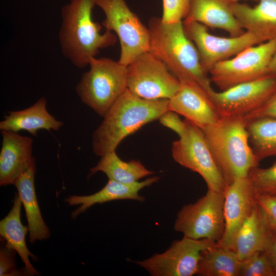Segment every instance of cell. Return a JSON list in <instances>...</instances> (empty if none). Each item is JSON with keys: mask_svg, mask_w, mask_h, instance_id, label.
<instances>
[{"mask_svg": "<svg viewBox=\"0 0 276 276\" xmlns=\"http://www.w3.org/2000/svg\"><path fill=\"white\" fill-rule=\"evenodd\" d=\"M96 0H70L61 9L58 37L63 56L73 65L83 68L100 50L115 44L112 32L101 33L102 26L93 18Z\"/></svg>", "mask_w": 276, "mask_h": 276, "instance_id": "obj_1", "label": "cell"}, {"mask_svg": "<svg viewBox=\"0 0 276 276\" xmlns=\"http://www.w3.org/2000/svg\"><path fill=\"white\" fill-rule=\"evenodd\" d=\"M168 99L140 98L127 89L111 106L92 136L94 153L102 156L116 150L123 139L169 110Z\"/></svg>", "mask_w": 276, "mask_h": 276, "instance_id": "obj_2", "label": "cell"}, {"mask_svg": "<svg viewBox=\"0 0 276 276\" xmlns=\"http://www.w3.org/2000/svg\"><path fill=\"white\" fill-rule=\"evenodd\" d=\"M149 51L158 57L180 81L194 82L208 94L214 89L202 68L197 50L186 35L183 21L166 23L153 17L148 21Z\"/></svg>", "mask_w": 276, "mask_h": 276, "instance_id": "obj_3", "label": "cell"}, {"mask_svg": "<svg viewBox=\"0 0 276 276\" xmlns=\"http://www.w3.org/2000/svg\"><path fill=\"white\" fill-rule=\"evenodd\" d=\"M247 122L242 116L223 117L203 129L226 186L246 177L260 161L249 141Z\"/></svg>", "mask_w": 276, "mask_h": 276, "instance_id": "obj_4", "label": "cell"}, {"mask_svg": "<svg viewBox=\"0 0 276 276\" xmlns=\"http://www.w3.org/2000/svg\"><path fill=\"white\" fill-rule=\"evenodd\" d=\"M76 87L81 101L103 117L127 87L126 67L119 61L91 58Z\"/></svg>", "mask_w": 276, "mask_h": 276, "instance_id": "obj_5", "label": "cell"}, {"mask_svg": "<svg viewBox=\"0 0 276 276\" xmlns=\"http://www.w3.org/2000/svg\"><path fill=\"white\" fill-rule=\"evenodd\" d=\"M104 12L102 26L113 32L120 44L119 62L127 66L141 54L149 51L150 32L124 0H96Z\"/></svg>", "mask_w": 276, "mask_h": 276, "instance_id": "obj_6", "label": "cell"}, {"mask_svg": "<svg viewBox=\"0 0 276 276\" xmlns=\"http://www.w3.org/2000/svg\"><path fill=\"white\" fill-rule=\"evenodd\" d=\"M224 201V192L208 189L206 194L195 203L180 209L174 229L184 237L217 243L225 231Z\"/></svg>", "mask_w": 276, "mask_h": 276, "instance_id": "obj_7", "label": "cell"}, {"mask_svg": "<svg viewBox=\"0 0 276 276\" xmlns=\"http://www.w3.org/2000/svg\"><path fill=\"white\" fill-rule=\"evenodd\" d=\"M276 51V39L248 47L236 56L216 64L210 71L211 81L221 91L269 74Z\"/></svg>", "mask_w": 276, "mask_h": 276, "instance_id": "obj_8", "label": "cell"}, {"mask_svg": "<svg viewBox=\"0 0 276 276\" xmlns=\"http://www.w3.org/2000/svg\"><path fill=\"white\" fill-rule=\"evenodd\" d=\"M184 135L173 142L172 155L181 166L198 173L209 190L223 192L226 184L202 130L185 119Z\"/></svg>", "mask_w": 276, "mask_h": 276, "instance_id": "obj_9", "label": "cell"}, {"mask_svg": "<svg viewBox=\"0 0 276 276\" xmlns=\"http://www.w3.org/2000/svg\"><path fill=\"white\" fill-rule=\"evenodd\" d=\"M126 77L127 89L148 100H170L180 84L166 64L150 51L141 54L127 66Z\"/></svg>", "mask_w": 276, "mask_h": 276, "instance_id": "obj_10", "label": "cell"}, {"mask_svg": "<svg viewBox=\"0 0 276 276\" xmlns=\"http://www.w3.org/2000/svg\"><path fill=\"white\" fill-rule=\"evenodd\" d=\"M182 21L185 33L195 44L202 68L208 74L218 63L236 56L248 47L262 43L248 32L237 36L219 37L210 34L207 27L200 23Z\"/></svg>", "mask_w": 276, "mask_h": 276, "instance_id": "obj_11", "label": "cell"}, {"mask_svg": "<svg viewBox=\"0 0 276 276\" xmlns=\"http://www.w3.org/2000/svg\"><path fill=\"white\" fill-rule=\"evenodd\" d=\"M215 243L183 236L164 252L136 263L153 276H192L197 274L202 251Z\"/></svg>", "mask_w": 276, "mask_h": 276, "instance_id": "obj_12", "label": "cell"}, {"mask_svg": "<svg viewBox=\"0 0 276 276\" xmlns=\"http://www.w3.org/2000/svg\"><path fill=\"white\" fill-rule=\"evenodd\" d=\"M276 92V74H269L209 95L221 117L244 116L265 103Z\"/></svg>", "mask_w": 276, "mask_h": 276, "instance_id": "obj_13", "label": "cell"}, {"mask_svg": "<svg viewBox=\"0 0 276 276\" xmlns=\"http://www.w3.org/2000/svg\"><path fill=\"white\" fill-rule=\"evenodd\" d=\"M180 82L179 89L169 101V110L201 129L217 123L221 117L208 93L194 82Z\"/></svg>", "mask_w": 276, "mask_h": 276, "instance_id": "obj_14", "label": "cell"}, {"mask_svg": "<svg viewBox=\"0 0 276 276\" xmlns=\"http://www.w3.org/2000/svg\"><path fill=\"white\" fill-rule=\"evenodd\" d=\"M223 192L225 231L217 244L229 248L236 232L257 205L256 193L248 176L236 179Z\"/></svg>", "mask_w": 276, "mask_h": 276, "instance_id": "obj_15", "label": "cell"}, {"mask_svg": "<svg viewBox=\"0 0 276 276\" xmlns=\"http://www.w3.org/2000/svg\"><path fill=\"white\" fill-rule=\"evenodd\" d=\"M0 153V185L14 184L30 167L32 156L33 140L17 132L2 131Z\"/></svg>", "mask_w": 276, "mask_h": 276, "instance_id": "obj_16", "label": "cell"}, {"mask_svg": "<svg viewBox=\"0 0 276 276\" xmlns=\"http://www.w3.org/2000/svg\"><path fill=\"white\" fill-rule=\"evenodd\" d=\"M230 7L245 31L262 42L276 39V0H259L253 7L240 2L230 3Z\"/></svg>", "mask_w": 276, "mask_h": 276, "instance_id": "obj_17", "label": "cell"}, {"mask_svg": "<svg viewBox=\"0 0 276 276\" xmlns=\"http://www.w3.org/2000/svg\"><path fill=\"white\" fill-rule=\"evenodd\" d=\"M184 20L223 30L230 36H237L245 32L234 16L230 3L225 0H190Z\"/></svg>", "mask_w": 276, "mask_h": 276, "instance_id": "obj_18", "label": "cell"}, {"mask_svg": "<svg viewBox=\"0 0 276 276\" xmlns=\"http://www.w3.org/2000/svg\"><path fill=\"white\" fill-rule=\"evenodd\" d=\"M159 178V177L154 176L142 181H138L131 183H122L108 179L106 185L99 191L87 196H71L66 201L70 205H80L72 213L73 218H76L96 203L123 199L143 202L145 200V198L139 194V191L157 182Z\"/></svg>", "mask_w": 276, "mask_h": 276, "instance_id": "obj_19", "label": "cell"}, {"mask_svg": "<svg viewBox=\"0 0 276 276\" xmlns=\"http://www.w3.org/2000/svg\"><path fill=\"white\" fill-rule=\"evenodd\" d=\"M47 102L41 97L26 109L10 112L0 122V130L14 132L25 130L33 135L39 129L58 130L63 123L48 111Z\"/></svg>", "mask_w": 276, "mask_h": 276, "instance_id": "obj_20", "label": "cell"}, {"mask_svg": "<svg viewBox=\"0 0 276 276\" xmlns=\"http://www.w3.org/2000/svg\"><path fill=\"white\" fill-rule=\"evenodd\" d=\"M35 160L15 180L14 184L24 207L29 231V241L42 240L50 237V231L42 217L34 186Z\"/></svg>", "mask_w": 276, "mask_h": 276, "instance_id": "obj_21", "label": "cell"}, {"mask_svg": "<svg viewBox=\"0 0 276 276\" xmlns=\"http://www.w3.org/2000/svg\"><path fill=\"white\" fill-rule=\"evenodd\" d=\"M269 232L257 204L236 232L229 249L241 261L264 250Z\"/></svg>", "mask_w": 276, "mask_h": 276, "instance_id": "obj_22", "label": "cell"}, {"mask_svg": "<svg viewBox=\"0 0 276 276\" xmlns=\"http://www.w3.org/2000/svg\"><path fill=\"white\" fill-rule=\"evenodd\" d=\"M22 202L18 194H16L13 206L9 214L0 222V235L6 241V246L17 252L28 274H38L33 267L29 257L35 256L28 249L26 243V236L29 231L28 226L24 225L20 220V210Z\"/></svg>", "mask_w": 276, "mask_h": 276, "instance_id": "obj_23", "label": "cell"}, {"mask_svg": "<svg viewBox=\"0 0 276 276\" xmlns=\"http://www.w3.org/2000/svg\"><path fill=\"white\" fill-rule=\"evenodd\" d=\"M101 157L97 165L90 170L89 176L101 171L107 175L108 179L131 183L154 173L153 171L146 169L139 160H122L117 154L116 150Z\"/></svg>", "mask_w": 276, "mask_h": 276, "instance_id": "obj_24", "label": "cell"}, {"mask_svg": "<svg viewBox=\"0 0 276 276\" xmlns=\"http://www.w3.org/2000/svg\"><path fill=\"white\" fill-rule=\"evenodd\" d=\"M241 262L232 250L216 243L202 251L196 274L239 276Z\"/></svg>", "mask_w": 276, "mask_h": 276, "instance_id": "obj_25", "label": "cell"}, {"mask_svg": "<svg viewBox=\"0 0 276 276\" xmlns=\"http://www.w3.org/2000/svg\"><path fill=\"white\" fill-rule=\"evenodd\" d=\"M249 141L259 161L276 156V118H261L247 123Z\"/></svg>", "mask_w": 276, "mask_h": 276, "instance_id": "obj_26", "label": "cell"}, {"mask_svg": "<svg viewBox=\"0 0 276 276\" xmlns=\"http://www.w3.org/2000/svg\"><path fill=\"white\" fill-rule=\"evenodd\" d=\"M248 176L257 194L276 196V162L268 168H254Z\"/></svg>", "mask_w": 276, "mask_h": 276, "instance_id": "obj_27", "label": "cell"}, {"mask_svg": "<svg viewBox=\"0 0 276 276\" xmlns=\"http://www.w3.org/2000/svg\"><path fill=\"white\" fill-rule=\"evenodd\" d=\"M239 276H276V271L262 250L241 261Z\"/></svg>", "mask_w": 276, "mask_h": 276, "instance_id": "obj_28", "label": "cell"}, {"mask_svg": "<svg viewBox=\"0 0 276 276\" xmlns=\"http://www.w3.org/2000/svg\"><path fill=\"white\" fill-rule=\"evenodd\" d=\"M190 0H163L162 21L172 23L182 21L188 12Z\"/></svg>", "mask_w": 276, "mask_h": 276, "instance_id": "obj_29", "label": "cell"}, {"mask_svg": "<svg viewBox=\"0 0 276 276\" xmlns=\"http://www.w3.org/2000/svg\"><path fill=\"white\" fill-rule=\"evenodd\" d=\"M256 202L267 228L276 234V196L256 194Z\"/></svg>", "mask_w": 276, "mask_h": 276, "instance_id": "obj_30", "label": "cell"}, {"mask_svg": "<svg viewBox=\"0 0 276 276\" xmlns=\"http://www.w3.org/2000/svg\"><path fill=\"white\" fill-rule=\"evenodd\" d=\"M15 250L5 246L0 250V275L12 276L21 275V272L16 268L15 260Z\"/></svg>", "mask_w": 276, "mask_h": 276, "instance_id": "obj_31", "label": "cell"}, {"mask_svg": "<svg viewBox=\"0 0 276 276\" xmlns=\"http://www.w3.org/2000/svg\"><path fill=\"white\" fill-rule=\"evenodd\" d=\"M158 120L163 126L174 131L179 137L184 135L186 129V121L181 120L176 112L168 110L163 113Z\"/></svg>", "mask_w": 276, "mask_h": 276, "instance_id": "obj_32", "label": "cell"}, {"mask_svg": "<svg viewBox=\"0 0 276 276\" xmlns=\"http://www.w3.org/2000/svg\"><path fill=\"white\" fill-rule=\"evenodd\" d=\"M265 117L276 118V92L260 107L243 116L247 123L255 119Z\"/></svg>", "mask_w": 276, "mask_h": 276, "instance_id": "obj_33", "label": "cell"}, {"mask_svg": "<svg viewBox=\"0 0 276 276\" xmlns=\"http://www.w3.org/2000/svg\"><path fill=\"white\" fill-rule=\"evenodd\" d=\"M263 251L267 256L276 271V234L269 232Z\"/></svg>", "mask_w": 276, "mask_h": 276, "instance_id": "obj_34", "label": "cell"}, {"mask_svg": "<svg viewBox=\"0 0 276 276\" xmlns=\"http://www.w3.org/2000/svg\"><path fill=\"white\" fill-rule=\"evenodd\" d=\"M269 74H276V51L273 54L269 66H268Z\"/></svg>", "mask_w": 276, "mask_h": 276, "instance_id": "obj_35", "label": "cell"}, {"mask_svg": "<svg viewBox=\"0 0 276 276\" xmlns=\"http://www.w3.org/2000/svg\"><path fill=\"white\" fill-rule=\"evenodd\" d=\"M225 1H226L227 2H228L229 3H234L239 2V1H242V0H225ZM255 1H258L259 0H255Z\"/></svg>", "mask_w": 276, "mask_h": 276, "instance_id": "obj_36", "label": "cell"}]
</instances>
